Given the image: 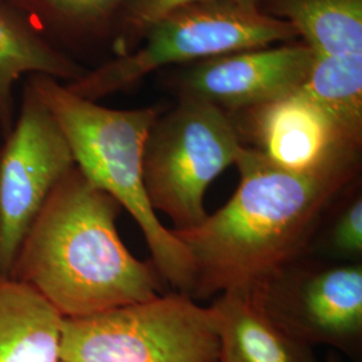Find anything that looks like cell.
Returning a JSON list of instances; mask_svg holds the SVG:
<instances>
[{"mask_svg":"<svg viewBox=\"0 0 362 362\" xmlns=\"http://www.w3.org/2000/svg\"><path fill=\"white\" fill-rule=\"evenodd\" d=\"M248 293L269 317L308 346L326 345L360 360L362 266L302 258Z\"/></svg>","mask_w":362,"mask_h":362,"instance_id":"52a82bcc","label":"cell"},{"mask_svg":"<svg viewBox=\"0 0 362 362\" xmlns=\"http://www.w3.org/2000/svg\"><path fill=\"white\" fill-rule=\"evenodd\" d=\"M356 144H362V54L314 58L300 88Z\"/></svg>","mask_w":362,"mask_h":362,"instance_id":"9a60e30c","label":"cell"},{"mask_svg":"<svg viewBox=\"0 0 362 362\" xmlns=\"http://www.w3.org/2000/svg\"><path fill=\"white\" fill-rule=\"evenodd\" d=\"M240 140L272 164L298 173H324L358 167L361 145L351 141L336 122L299 90L240 112Z\"/></svg>","mask_w":362,"mask_h":362,"instance_id":"9c48e42d","label":"cell"},{"mask_svg":"<svg viewBox=\"0 0 362 362\" xmlns=\"http://www.w3.org/2000/svg\"><path fill=\"white\" fill-rule=\"evenodd\" d=\"M243 143L233 117L192 98L156 118L144 148V184L155 212L187 230L207 218L208 187L235 165Z\"/></svg>","mask_w":362,"mask_h":362,"instance_id":"8992f818","label":"cell"},{"mask_svg":"<svg viewBox=\"0 0 362 362\" xmlns=\"http://www.w3.org/2000/svg\"><path fill=\"white\" fill-rule=\"evenodd\" d=\"M314 54L305 43L258 47L196 62L176 81L180 98H192L239 113L299 90Z\"/></svg>","mask_w":362,"mask_h":362,"instance_id":"30bf717a","label":"cell"},{"mask_svg":"<svg viewBox=\"0 0 362 362\" xmlns=\"http://www.w3.org/2000/svg\"><path fill=\"white\" fill-rule=\"evenodd\" d=\"M62 362H219L214 314L184 293L64 318Z\"/></svg>","mask_w":362,"mask_h":362,"instance_id":"5b68a950","label":"cell"},{"mask_svg":"<svg viewBox=\"0 0 362 362\" xmlns=\"http://www.w3.org/2000/svg\"><path fill=\"white\" fill-rule=\"evenodd\" d=\"M0 3H7V4H11L10 0H0Z\"/></svg>","mask_w":362,"mask_h":362,"instance_id":"ffe728a7","label":"cell"},{"mask_svg":"<svg viewBox=\"0 0 362 362\" xmlns=\"http://www.w3.org/2000/svg\"><path fill=\"white\" fill-rule=\"evenodd\" d=\"M0 149V275L10 276L28 228L76 163L50 110L26 83L21 115Z\"/></svg>","mask_w":362,"mask_h":362,"instance_id":"ba28073f","label":"cell"},{"mask_svg":"<svg viewBox=\"0 0 362 362\" xmlns=\"http://www.w3.org/2000/svg\"><path fill=\"white\" fill-rule=\"evenodd\" d=\"M327 362H339V361H338V358H337L336 356H330V357H329V360H327Z\"/></svg>","mask_w":362,"mask_h":362,"instance_id":"d6986e66","label":"cell"},{"mask_svg":"<svg viewBox=\"0 0 362 362\" xmlns=\"http://www.w3.org/2000/svg\"><path fill=\"white\" fill-rule=\"evenodd\" d=\"M27 83L59 125L81 173L110 194L137 223L161 279L192 297L191 255L157 218L144 184V148L160 109H109L79 97L47 76H30Z\"/></svg>","mask_w":362,"mask_h":362,"instance_id":"3957f363","label":"cell"},{"mask_svg":"<svg viewBox=\"0 0 362 362\" xmlns=\"http://www.w3.org/2000/svg\"><path fill=\"white\" fill-rule=\"evenodd\" d=\"M212 1H235L258 6V0H129L117 21L119 35L125 38L143 37L148 27L169 13L187 6Z\"/></svg>","mask_w":362,"mask_h":362,"instance_id":"ac0fdd59","label":"cell"},{"mask_svg":"<svg viewBox=\"0 0 362 362\" xmlns=\"http://www.w3.org/2000/svg\"><path fill=\"white\" fill-rule=\"evenodd\" d=\"M235 165L240 180L231 199L199 226L170 230L194 263L192 298L248 291L302 258L358 169L298 173L245 145Z\"/></svg>","mask_w":362,"mask_h":362,"instance_id":"6da1fadb","label":"cell"},{"mask_svg":"<svg viewBox=\"0 0 362 362\" xmlns=\"http://www.w3.org/2000/svg\"><path fill=\"white\" fill-rule=\"evenodd\" d=\"M116 200L71 169L54 188L19 247L10 276L64 318L88 317L160 296L155 266L118 235Z\"/></svg>","mask_w":362,"mask_h":362,"instance_id":"7a4b0ae2","label":"cell"},{"mask_svg":"<svg viewBox=\"0 0 362 362\" xmlns=\"http://www.w3.org/2000/svg\"><path fill=\"white\" fill-rule=\"evenodd\" d=\"M23 74L76 81L85 70L45 38L26 15L0 3V129L13 127V88Z\"/></svg>","mask_w":362,"mask_h":362,"instance_id":"7c38bea8","label":"cell"},{"mask_svg":"<svg viewBox=\"0 0 362 362\" xmlns=\"http://www.w3.org/2000/svg\"><path fill=\"white\" fill-rule=\"evenodd\" d=\"M297 33L287 22L263 13L258 6L212 1L187 6L156 21L134 52H122L66 85L71 93L97 103L128 90L157 69L196 64L231 52L290 42Z\"/></svg>","mask_w":362,"mask_h":362,"instance_id":"277c9868","label":"cell"},{"mask_svg":"<svg viewBox=\"0 0 362 362\" xmlns=\"http://www.w3.org/2000/svg\"><path fill=\"white\" fill-rule=\"evenodd\" d=\"M62 324L34 288L0 275V362H61Z\"/></svg>","mask_w":362,"mask_h":362,"instance_id":"4fadbf2b","label":"cell"},{"mask_svg":"<svg viewBox=\"0 0 362 362\" xmlns=\"http://www.w3.org/2000/svg\"><path fill=\"white\" fill-rule=\"evenodd\" d=\"M61 362H62V361H61Z\"/></svg>","mask_w":362,"mask_h":362,"instance_id":"44dd1931","label":"cell"},{"mask_svg":"<svg viewBox=\"0 0 362 362\" xmlns=\"http://www.w3.org/2000/svg\"><path fill=\"white\" fill-rule=\"evenodd\" d=\"M209 309L219 334V362H318L313 348L290 336L248 291L221 293Z\"/></svg>","mask_w":362,"mask_h":362,"instance_id":"8fae6325","label":"cell"},{"mask_svg":"<svg viewBox=\"0 0 362 362\" xmlns=\"http://www.w3.org/2000/svg\"><path fill=\"white\" fill-rule=\"evenodd\" d=\"M129 0H10L39 30L59 35H103Z\"/></svg>","mask_w":362,"mask_h":362,"instance_id":"2e32d148","label":"cell"},{"mask_svg":"<svg viewBox=\"0 0 362 362\" xmlns=\"http://www.w3.org/2000/svg\"><path fill=\"white\" fill-rule=\"evenodd\" d=\"M346 191V189H345ZM345 191L337 200L339 206L325 235V252L345 263H360L362 257V194Z\"/></svg>","mask_w":362,"mask_h":362,"instance_id":"e0dca14e","label":"cell"},{"mask_svg":"<svg viewBox=\"0 0 362 362\" xmlns=\"http://www.w3.org/2000/svg\"><path fill=\"white\" fill-rule=\"evenodd\" d=\"M314 58L362 54V0H272Z\"/></svg>","mask_w":362,"mask_h":362,"instance_id":"5bb4252c","label":"cell"}]
</instances>
